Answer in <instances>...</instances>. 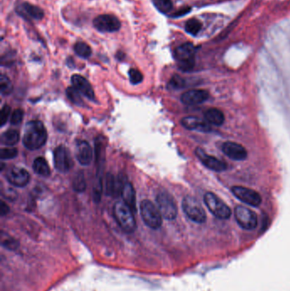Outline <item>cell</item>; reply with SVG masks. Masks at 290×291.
I'll return each instance as SVG.
<instances>
[{"label": "cell", "mask_w": 290, "mask_h": 291, "mask_svg": "<svg viewBox=\"0 0 290 291\" xmlns=\"http://www.w3.org/2000/svg\"><path fill=\"white\" fill-rule=\"evenodd\" d=\"M93 25L100 33H114L121 28V22L113 15H100L93 21Z\"/></svg>", "instance_id": "obj_8"}, {"label": "cell", "mask_w": 290, "mask_h": 291, "mask_svg": "<svg viewBox=\"0 0 290 291\" xmlns=\"http://www.w3.org/2000/svg\"><path fill=\"white\" fill-rule=\"evenodd\" d=\"M47 138L46 129L41 121L32 120L25 126L22 142L27 149H39L46 143Z\"/></svg>", "instance_id": "obj_1"}, {"label": "cell", "mask_w": 290, "mask_h": 291, "mask_svg": "<svg viewBox=\"0 0 290 291\" xmlns=\"http://www.w3.org/2000/svg\"><path fill=\"white\" fill-rule=\"evenodd\" d=\"M74 51L80 57L87 58L90 57V55L92 54V49L90 48L89 44H87L84 42H78L74 45Z\"/></svg>", "instance_id": "obj_25"}, {"label": "cell", "mask_w": 290, "mask_h": 291, "mask_svg": "<svg viewBox=\"0 0 290 291\" xmlns=\"http://www.w3.org/2000/svg\"><path fill=\"white\" fill-rule=\"evenodd\" d=\"M54 164L55 169L62 173L68 172L73 168L74 161L67 147L59 146L54 149Z\"/></svg>", "instance_id": "obj_10"}, {"label": "cell", "mask_w": 290, "mask_h": 291, "mask_svg": "<svg viewBox=\"0 0 290 291\" xmlns=\"http://www.w3.org/2000/svg\"><path fill=\"white\" fill-rule=\"evenodd\" d=\"M67 95L70 101H73L76 105H81L83 104V101L81 99V94L74 87H69L67 89Z\"/></svg>", "instance_id": "obj_30"}, {"label": "cell", "mask_w": 290, "mask_h": 291, "mask_svg": "<svg viewBox=\"0 0 290 291\" xmlns=\"http://www.w3.org/2000/svg\"><path fill=\"white\" fill-rule=\"evenodd\" d=\"M0 90L3 95H9L13 90V85L11 84V80L4 74H2L0 78Z\"/></svg>", "instance_id": "obj_29"}, {"label": "cell", "mask_w": 290, "mask_h": 291, "mask_svg": "<svg viewBox=\"0 0 290 291\" xmlns=\"http://www.w3.org/2000/svg\"><path fill=\"white\" fill-rule=\"evenodd\" d=\"M33 169L36 174L41 177H48L50 174V169L46 160L42 157H38L33 161Z\"/></svg>", "instance_id": "obj_23"}, {"label": "cell", "mask_w": 290, "mask_h": 291, "mask_svg": "<svg viewBox=\"0 0 290 291\" xmlns=\"http://www.w3.org/2000/svg\"><path fill=\"white\" fill-rule=\"evenodd\" d=\"M73 187L74 190L79 193H82L85 190L86 188V182L84 178L83 172H79L74 177V182H73Z\"/></svg>", "instance_id": "obj_27"}, {"label": "cell", "mask_w": 290, "mask_h": 291, "mask_svg": "<svg viewBox=\"0 0 290 291\" xmlns=\"http://www.w3.org/2000/svg\"><path fill=\"white\" fill-rule=\"evenodd\" d=\"M125 182L120 177H115L113 174H107L106 178V193L107 195L118 197L121 195Z\"/></svg>", "instance_id": "obj_20"}, {"label": "cell", "mask_w": 290, "mask_h": 291, "mask_svg": "<svg viewBox=\"0 0 290 291\" xmlns=\"http://www.w3.org/2000/svg\"><path fill=\"white\" fill-rule=\"evenodd\" d=\"M204 203L212 215L220 220H227L231 215L230 207L213 193L204 195Z\"/></svg>", "instance_id": "obj_6"}, {"label": "cell", "mask_w": 290, "mask_h": 291, "mask_svg": "<svg viewBox=\"0 0 290 291\" xmlns=\"http://www.w3.org/2000/svg\"><path fill=\"white\" fill-rule=\"evenodd\" d=\"M23 115H24V112H23L22 109H16V110L14 111L13 113H12V115H11V125H13V126L19 125L20 123H22Z\"/></svg>", "instance_id": "obj_35"}, {"label": "cell", "mask_w": 290, "mask_h": 291, "mask_svg": "<svg viewBox=\"0 0 290 291\" xmlns=\"http://www.w3.org/2000/svg\"><path fill=\"white\" fill-rule=\"evenodd\" d=\"M114 217L120 227L128 234L136 231V222L133 210L124 201L116 202L113 207Z\"/></svg>", "instance_id": "obj_2"}, {"label": "cell", "mask_w": 290, "mask_h": 291, "mask_svg": "<svg viewBox=\"0 0 290 291\" xmlns=\"http://www.w3.org/2000/svg\"><path fill=\"white\" fill-rule=\"evenodd\" d=\"M182 125L183 127L190 131H199L209 132L211 131V126L205 120H201L197 117L189 116L182 119Z\"/></svg>", "instance_id": "obj_19"}, {"label": "cell", "mask_w": 290, "mask_h": 291, "mask_svg": "<svg viewBox=\"0 0 290 291\" xmlns=\"http://www.w3.org/2000/svg\"><path fill=\"white\" fill-rule=\"evenodd\" d=\"M17 154H18V151L15 147L3 148L1 150L0 157H1V159H4V160L5 159H12V158H16Z\"/></svg>", "instance_id": "obj_33"}, {"label": "cell", "mask_w": 290, "mask_h": 291, "mask_svg": "<svg viewBox=\"0 0 290 291\" xmlns=\"http://www.w3.org/2000/svg\"><path fill=\"white\" fill-rule=\"evenodd\" d=\"M209 94L207 90H192L182 94V103L189 106L193 105H198V104L204 103L209 99Z\"/></svg>", "instance_id": "obj_17"}, {"label": "cell", "mask_w": 290, "mask_h": 291, "mask_svg": "<svg viewBox=\"0 0 290 291\" xmlns=\"http://www.w3.org/2000/svg\"><path fill=\"white\" fill-rule=\"evenodd\" d=\"M156 202L157 206L160 210L161 215L164 219L172 220L177 218L178 213L177 204L169 193L165 192L158 193L156 198Z\"/></svg>", "instance_id": "obj_7"}, {"label": "cell", "mask_w": 290, "mask_h": 291, "mask_svg": "<svg viewBox=\"0 0 290 291\" xmlns=\"http://www.w3.org/2000/svg\"><path fill=\"white\" fill-rule=\"evenodd\" d=\"M129 76H130V83L132 85H138L143 80V75L141 72L134 68H131L129 71Z\"/></svg>", "instance_id": "obj_31"}, {"label": "cell", "mask_w": 290, "mask_h": 291, "mask_svg": "<svg viewBox=\"0 0 290 291\" xmlns=\"http://www.w3.org/2000/svg\"><path fill=\"white\" fill-rule=\"evenodd\" d=\"M196 48L191 43L185 44L177 47L173 56L178 63V67L182 71H191L195 64Z\"/></svg>", "instance_id": "obj_3"}, {"label": "cell", "mask_w": 290, "mask_h": 291, "mask_svg": "<svg viewBox=\"0 0 290 291\" xmlns=\"http://www.w3.org/2000/svg\"><path fill=\"white\" fill-rule=\"evenodd\" d=\"M6 178L11 185L17 188H24L30 181V174L23 168L14 166L9 169Z\"/></svg>", "instance_id": "obj_12"}, {"label": "cell", "mask_w": 290, "mask_h": 291, "mask_svg": "<svg viewBox=\"0 0 290 291\" xmlns=\"http://www.w3.org/2000/svg\"><path fill=\"white\" fill-rule=\"evenodd\" d=\"M237 222L242 228L253 230L257 226V215L253 210L244 206H238L235 209Z\"/></svg>", "instance_id": "obj_9"}, {"label": "cell", "mask_w": 290, "mask_h": 291, "mask_svg": "<svg viewBox=\"0 0 290 291\" xmlns=\"http://www.w3.org/2000/svg\"><path fill=\"white\" fill-rule=\"evenodd\" d=\"M190 8H187V9H183L182 11H178L177 13L173 15V17H182V16H184L187 12H189L190 11Z\"/></svg>", "instance_id": "obj_38"}, {"label": "cell", "mask_w": 290, "mask_h": 291, "mask_svg": "<svg viewBox=\"0 0 290 291\" xmlns=\"http://www.w3.org/2000/svg\"><path fill=\"white\" fill-rule=\"evenodd\" d=\"M101 193H102V180L101 178H98L95 182L94 191H93V197H94V201L95 203H99L100 201Z\"/></svg>", "instance_id": "obj_32"}, {"label": "cell", "mask_w": 290, "mask_h": 291, "mask_svg": "<svg viewBox=\"0 0 290 291\" xmlns=\"http://www.w3.org/2000/svg\"><path fill=\"white\" fill-rule=\"evenodd\" d=\"M234 196L238 198L240 201L244 202L250 206L257 207L261 204V197L256 191L244 187H234L231 188Z\"/></svg>", "instance_id": "obj_11"}, {"label": "cell", "mask_w": 290, "mask_h": 291, "mask_svg": "<svg viewBox=\"0 0 290 291\" xmlns=\"http://www.w3.org/2000/svg\"><path fill=\"white\" fill-rule=\"evenodd\" d=\"M182 209L187 217L196 223H204L207 220L205 210L200 203L192 196L185 197L182 201Z\"/></svg>", "instance_id": "obj_5"}, {"label": "cell", "mask_w": 290, "mask_h": 291, "mask_svg": "<svg viewBox=\"0 0 290 291\" xmlns=\"http://www.w3.org/2000/svg\"><path fill=\"white\" fill-rule=\"evenodd\" d=\"M124 56H125V54L122 52H119L117 54V57L120 59V60H123L124 59Z\"/></svg>", "instance_id": "obj_39"}, {"label": "cell", "mask_w": 290, "mask_h": 291, "mask_svg": "<svg viewBox=\"0 0 290 291\" xmlns=\"http://www.w3.org/2000/svg\"><path fill=\"white\" fill-rule=\"evenodd\" d=\"M196 155L199 158V160L206 166L207 168L214 171H224L227 169V164L225 161L220 160L219 158L214 156L208 155L204 150L197 148L195 151Z\"/></svg>", "instance_id": "obj_13"}, {"label": "cell", "mask_w": 290, "mask_h": 291, "mask_svg": "<svg viewBox=\"0 0 290 291\" xmlns=\"http://www.w3.org/2000/svg\"><path fill=\"white\" fill-rule=\"evenodd\" d=\"M76 158L82 165H89L93 159L92 148L85 141L77 143Z\"/></svg>", "instance_id": "obj_18"}, {"label": "cell", "mask_w": 290, "mask_h": 291, "mask_svg": "<svg viewBox=\"0 0 290 291\" xmlns=\"http://www.w3.org/2000/svg\"><path fill=\"white\" fill-rule=\"evenodd\" d=\"M121 196L123 197L124 202L130 207L134 213L136 212V192L134 189L133 186L130 183L125 182L124 188H123Z\"/></svg>", "instance_id": "obj_21"}, {"label": "cell", "mask_w": 290, "mask_h": 291, "mask_svg": "<svg viewBox=\"0 0 290 291\" xmlns=\"http://www.w3.org/2000/svg\"><path fill=\"white\" fill-rule=\"evenodd\" d=\"M204 120L209 123L210 126H220L225 121V116L219 109L210 108L205 112Z\"/></svg>", "instance_id": "obj_22"}, {"label": "cell", "mask_w": 290, "mask_h": 291, "mask_svg": "<svg viewBox=\"0 0 290 291\" xmlns=\"http://www.w3.org/2000/svg\"><path fill=\"white\" fill-rule=\"evenodd\" d=\"M152 1L156 9L161 13H168L173 9V3L171 0H152Z\"/></svg>", "instance_id": "obj_26"}, {"label": "cell", "mask_w": 290, "mask_h": 291, "mask_svg": "<svg viewBox=\"0 0 290 291\" xmlns=\"http://www.w3.org/2000/svg\"><path fill=\"white\" fill-rule=\"evenodd\" d=\"M186 31L192 35H197L202 28V24L198 20L191 19L186 23Z\"/></svg>", "instance_id": "obj_28"}, {"label": "cell", "mask_w": 290, "mask_h": 291, "mask_svg": "<svg viewBox=\"0 0 290 291\" xmlns=\"http://www.w3.org/2000/svg\"><path fill=\"white\" fill-rule=\"evenodd\" d=\"M141 218L145 224L152 229H158L162 226L163 216L158 207L150 200H143L140 204Z\"/></svg>", "instance_id": "obj_4"}, {"label": "cell", "mask_w": 290, "mask_h": 291, "mask_svg": "<svg viewBox=\"0 0 290 291\" xmlns=\"http://www.w3.org/2000/svg\"><path fill=\"white\" fill-rule=\"evenodd\" d=\"M71 81L73 84V87L75 88L81 95H84L90 100L95 99V93L92 86L85 78L79 74H74L72 76Z\"/></svg>", "instance_id": "obj_16"}, {"label": "cell", "mask_w": 290, "mask_h": 291, "mask_svg": "<svg viewBox=\"0 0 290 291\" xmlns=\"http://www.w3.org/2000/svg\"><path fill=\"white\" fill-rule=\"evenodd\" d=\"M11 106L8 105L3 106V108L1 109V112H0V126H4L7 122L10 115H11Z\"/></svg>", "instance_id": "obj_36"}, {"label": "cell", "mask_w": 290, "mask_h": 291, "mask_svg": "<svg viewBox=\"0 0 290 291\" xmlns=\"http://www.w3.org/2000/svg\"><path fill=\"white\" fill-rule=\"evenodd\" d=\"M223 152L228 158L235 161H242L246 159L248 157L247 150L242 145L234 142H226L221 147Z\"/></svg>", "instance_id": "obj_15"}, {"label": "cell", "mask_w": 290, "mask_h": 291, "mask_svg": "<svg viewBox=\"0 0 290 291\" xmlns=\"http://www.w3.org/2000/svg\"><path fill=\"white\" fill-rule=\"evenodd\" d=\"M19 133L15 130H9L1 136V143L6 146H14L19 142Z\"/></svg>", "instance_id": "obj_24"}, {"label": "cell", "mask_w": 290, "mask_h": 291, "mask_svg": "<svg viewBox=\"0 0 290 291\" xmlns=\"http://www.w3.org/2000/svg\"><path fill=\"white\" fill-rule=\"evenodd\" d=\"M184 86V79H182V77L177 76V75L173 76L168 83V88H170L171 90H178V89H182Z\"/></svg>", "instance_id": "obj_34"}, {"label": "cell", "mask_w": 290, "mask_h": 291, "mask_svg": "<svg viewBox=\"0 0 290 291\" xmlns=\"http://www.w3.org/2000/svg\"><path fill=\"white\" fill-rule=\"evenodd\" d=\"M9 212H10V208H9L7 204H6L5 201L1 202V207H0V213H1V215H7Z\"/></svg>", "instance_id": "obj_37"}, {"label": "cell", "mask_w": 290, "mask_h": 291, "mask_svg": "<svg viewBox=\"0 0 290 291\" xmlns=\"http://www.w3.org/2000/svg\"><path fill=\"white\" fill-rule=\"evenodd\" d=\"M17 12L26 21H40L44 17V12L42 9L27 2L20 5L17 8Z\"/></svg>", "instance_id": "obj_14"}]
</instances>
